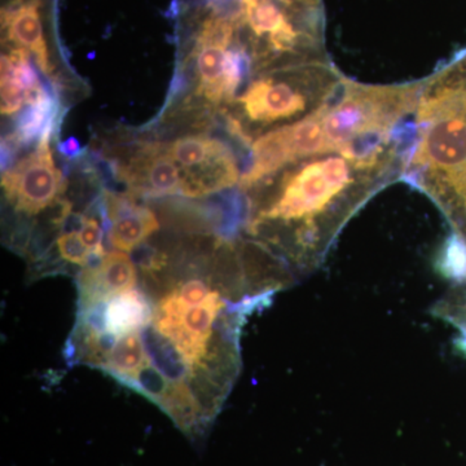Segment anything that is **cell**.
Wrapping results in <instances>:
<instances>
[{
    "instance_id": "cell-9",
    "label": "cell",
    "mask_w": 466,
    "mask_h": 466,
    "mask_svg": "<svg viewBox=\"0 0 466 466\" xmlns=\"http://www.w3.org/2000/svg\"><path fill=\"white\" fill-rule=\"evenodd\" d=\"M121 177L137 195H184L182 170L164 143L143 146L127 164L122 165Z\"/></svg>"
},
{
    "instance_id": "cell-2",
    "label": "cell",
    "mask_w": 466,
    "mask_h": 466,
    "mask_svg": "<svg viewBox=\"0 0 466 466\" xmlns=\"http://www.w3.org/2000/svg\"><path fill=\"white\" fill-rule=\"evenodd\" d=\"M400 140L361 144L291 162L257 184L248 233L289 284L323 262L350 218L403 173Z\"/></svg>"
},
{
    "instance_id": "cell-15",
    "label": "cell",
    "mask_w": 466,
    "mask_h": 466,
    "mask_svg": "<svg viewBox=\"0 0 466 466\" xmlns=\"http://www.w3.org/2000/svg\"><path fill=\"white\" fill-rule=\"evenodd\" d=\"M78 232L82 241H84V244L87 247V249L90 250L96 258H101V257L106 256L103 248L104 233L99 220L91 217L82 218Z\"/></svg>"
},
{
    "instance_id": "cell-10",
    "label": "cell",
    "mask_w": 466,
    "mask_h": 466,
    "mask_svg": "<svg viewBox=\"0 0 466 466\" xmlns=\"http://www.w3.org/2000/svg\"><path fill=\"white\" fill-rule=\"evenodd\" d=\"M104 201L110 225V242L116 250L133 251L158 231L159 223L153 211L137 205L128 196L106 192Z\"/></svg>"
},
{
    "instance_id": "cell-4",
    "label": "cell",
    "mask_w": 466,
    "mask_h": 466,
    "mask_svg": "<svg viewBox=\"0 0 466 466\" xmlns=\"http://www.w3.org/2000/svg\"><path fill=\"white\" fill-rule=\"evenodd\" d=\"M236 38L259 67L325 60L321 0H232Z\"/></svg>"
},
{
    "instance_id": "cell-14",
    "label": "cell",
    "mask_w": 466,
    "mask_h": 466,
    "mask_svg": "<svg viewBox=\"0 0 466 466\" xmlns=\"http://www.w3.org/2000/svg\"><path fill=\"white\" fill-rule=\"evenodd\" d=\"M435 314L455 325L461 333L462 346L466 350V290L453 294L435 308Z\"/></svg>"
},
{
    "instance_id": "cell-6",
    "label": "cell",
    "mask_w": 466,
    "mask_h": 466,
    "mask_svg": "<svg viewBox=\"0 0 466 466\" xmlns=\"http://www.w3.org/2000/svg\"><path fill=\"white\" fill-rule=\"evenodd\" d=\"M200 94L214 104L231 100L241 84L248 55L236 38L225 8H210L201 16L193 46Z\"/></svg>"
},
{
    "instance_id": "cell-13",
    "label": "cell",
    "mask_w": 466,
    "mask_h": 466,
    "mask_svg": "<svg viewBox=\"0 0 466 466\" xmlns=\"http://www.w3.org/2000/svg\"><path fill=\"white\" fill-rule=\"evenodd\" d=\"M56 250L58 258L81 268L90 265L92 258H96L87 249L78 231L60 233L56 238Z\"/></svg>"
},
{
    "instance_id": "cell-11",
    "label": "cell",
    "mask_w": 466,
    "mask_h": 466,
    "mask_svg": "<svg viewBox=\"0 0 466 466\" xmlns=\"http://www.w3.org/2000/svg\"><path fill=\"white\" fill-rule=\"evenodd\" d=\"M42 0H18L3 8L2 24L8 42L32 54L42 72L50 75V56L43 26Z\"/></svg>"
},
{
    "instance_id": "cell-5",
    "label": "cell",
    "mask_w": 466,
    "mask_h": 466,
    "mask_svg": "<svg viewBox=\"0 0 466 466\" xmlns=\"http://www.w3.org/2000/svg\"><path fill=\"white\" fill-rule=\"evenodd\" d=\"M343 84L327 58L285 66L283 72L251 82L238 99L236 124L241 131L297 124L336 96Z\"/></svg>"
},
{
    "instance_id": "cell-3",
    "label": "cell",
    "mask_w": 466,
    "mask_h": 466,
    "mask_svg": "<svg viewBox=\"0 0 466 466\" xmlns=\"http://www.w3.org/2000/svg\"><path fill=\"white\" fill-rule=\"evenodd\" d=\"M403 174L441 208L466 247V52L422 82Z\"/></svg>"
},
{
    "instance_id": "cell-7",
    "label": "cell",
    "mask_w": 466,
    "mask_h": 466,
    "mask_svg": "<svg viewBox=\"0 0 466 466\" xmlns=\"http://www.w3.org/2000/svg\"><path fill=\"white\" fill-rule=\"evenodd\" d=\"M179 165L186 198H201L229 188L238 182V167L225 143L208 137H184L165 144Z\"/></svg>"
},
{
    "instance_id": "cell-8",
    "label": "cell",
    "mask_w": 466,
    "mask_h": 466,
    "mask_svg": "<svg viewBox=\"0 0 466 466\" xmlns=\"http://www.w3.org/2000/svg\"><path fill=\"white\" fill-rule=\"evenodd\" d=\"M51 126L42 133L38 147L2 177L3 191L17 213L33 218L57 204L64 191L63 175L50 148Z\"/></svg>"
},
{
    "instance_id": "cell-12",
    "label": "cell",
    "mask_w": 466,
    "mask_h": 466,
    "mask_svg": "<svg viewBox=\"0 0 466 466\" xmlns=\"http://www.w3.org/2000/svg\"><path fill=\"white\" fill-rule=\"evenodd\" d=\"M2 113L15 115L24 104L41 99L46 91L29 61V52L15 47L2 56Z\"/></svg>"
},
{
    "instance_id": "cell-1",
    "label": "cell",
    "mask_w": 466,
    "mask_h": 466,
    "mask_svg": "<svg viewBox=\"0 0 466 466\" xmlns=\"http://www.w3.org/2000/svg\"><path fill=\"white\" fill-rule=\"evenodd\" d=\"M245 257L222 241L198 256L149 257L137 269L139 324L79 364L146 397L189 440H204L240 375L247 319L272 296Z\"/></svg>"
}]
</instances>
